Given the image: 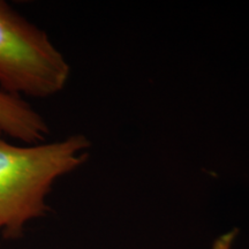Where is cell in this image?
<instances>
[{
    "mask_svg": "<svg viewBox=\"0 0 249 249\" xmlns=\"http://www.w3.org/2000/svg\"><path fill=\"white\" fill-rule=\"evenodd\" d=\"M70 74L48 34L0 0V90L48 98L65 88Z\"/></svg>",
    "mask_w": 249,
    "mask_h": 249,
    "instance_id": "7a4b0ae2",
    "label": "cell"
},
{
    "mask_svg": "<svg viewBox=\"0 0 249 249\" xmlns=\"http://www.w3.org/2000/svg\"><path fill=\"white\" fill-rule=\"evenodd\" d=\"M0 129L28 145L44 143L50 129L38 112L22 97L0 90Z\"/></svg>",
    "mask_w": 249,
    "mask_h": 249,
    "instance_id": "3957f363",
    "label": "cell"
},
{
    "mask_svg": "<svg viewBox=\"0 0 249 249\" xmlns=\"http://www.w3.org/2000/svg\"><path fill=\"white\" fill-rule=\"evenodd\" d=\"M2 135L0 129V231L13 240L28 223L45 216L55 180L86 163L91 142L75 134L59 142L15 145Z\"/></svg>",
    "mask_w": 249,
    "mask_h": 249,
    "instance_id": "6da1fadb",
    "label": "cell"
},
{
    "mask_svg": "<svg viewBox=\"0 0 249 249\" xmlns=\"http://www.w3.org/2000/svg\"><path fill=\"white\" fill-rule=\"evenodd\" d=\"M236 233H238V230H232V231L220 235L219 238H217L216 241L213 242L211 249H232Z\"/></svg>",
    "mask_w": 249,
    "mask_h": 249,
    "instance_id": "277c9868",
    "label": "cell"
}]
</instances>
